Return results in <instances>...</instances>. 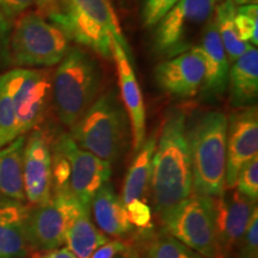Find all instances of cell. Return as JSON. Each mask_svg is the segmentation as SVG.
I'll list each match as a JSON object with an SVG mask.
<instances>
[{
  "label": "cell",
  "instance_id": "cell-11",
  "mask_svg": "<svg viewBox=\"0 0 258 258\" xmlns=\"http://www.w3.org/2000/svg\"><path fill=\"white\" fill-rule=\"evenodd\" d=\"M8 73L18 134L25 135L43 118L51 97V74L46 70L15 69Z\"/></svg>",
  "mask_w": 258,
  "mask_h": 258
},
{
  "label": "cell",
  "instance_id": "cell-33",
  "mask_svg": "<svg viewBox=\"0 0 258 258\" xmlns=\"http://www.w3.org/2000/svg\"><path fill=\"white\" fill-rule=\"evenodd\" d=\"M128 250L127 245L121 240H110L101 245L90 258H116Z\"/></svg>",
  "mask_w": 258,
  "mask_h": 258
},
{
  "label": "cell",
  "instance_id": "cell-23",
  "mask_svg": "<svg viewBox=\"0 0 258 258\" xmlns=\"http://www.w3.org/2000/svg\"><path fill=\"white\" fill-rule=\"evenodd\" d=\"M156 145L157 138L156 135H152L145 140L143 146L137 151V156L125 175L121 192V200L124 206L133 201H145L151 184L152 158Z\"/></svg>",
  "mask_w": 258,
  "mask_h": 258
},
{
  "label": "cell",
  "instance_id": "cell-7",
  "mask_svg": "<svg viewBox=\"0 0 258 258\" xmlns=\"http://www.w3.org/2000/svg\"><path fill=\"white\" fill-rule=\"evenodd\" d=\"M164 232L203 258H219L211 196L194 192L160 214Z\"/></svg>",
  "mask_w": 258,
  "mask_h": 258
},
{
  "label": "cell",
  "instance_id": "cell-20",
  "mask_svg": "<svg viewBox=\"0 0 258 258\" xmlns=\"http://www.w3.org/2000/svg\"><path fill=\"white\" fill-rule=\"evenodd\" d=\"M228 91L232 106L239 109L256 104L258 96V49L250 44L230 67Z\"/></svg>",
  "mask_w": 258,
  "mask_h": 258
},
{
  "label": "cell",
  "instance_id": "cell-2",
  "mask_svg": "<svg viewBox=\"0 0 258 258\" xmlns=\"http://www.w3.org/2000/svg\"><path fill=\"white\" fill-rule=\"evenodd\" d=\"M46 17L62 29L70 41L105 59H112L114 38L128 54V43L114 9L104 0H57Z\"/></svg>",
  "mask_w": 258,
  "mask_h": 258
},
{
  "label": "cell",
  "instance_id": "cell-13",
  "mask_svg": "<svg viewBox=\"0 0 258 258\" xmlns=\"http://www.w3.org/2000/svg\"><path fill=\"white\" fill-rule=\"evenodd\" d=\"M226 150V188L234 189L239 170L247 161L258 157V109L256 104L237 109L227 117Z\"/></svg>",
  "mask_w": 258,
  "mask_h": 258
},
{
  "label": "cell",
  "instance_id": "cell-27",
  "mask_svg": "<svg viewBox=\"0 0 258 258\" xmlns=\"http://www.w3.org/2000/svg\"><path fill=\"white\" fill-rule=\"evenodd\" d=\"M235 28L240 38L257 47L258 43V6L257 4L240 5L235 10Z\"/></svg>",
  "mask_w": 258,
  "mask_h": 258
},
{
  "label": "cell",
  "instance_id": "cell-26",
  "mask_svg": "<svg viewBox=\"0 0 258 258\" xmlns=\"http://www.w3.org/2000/svg\"><path fill=\"white\" fill-rule=\"evenodd\" d=\"M147 258H203L166 232L156 235L146 246Z\"/></svg>",
  "mask_w": 258,
  "mask_h": 258
},
{
  "label": "cell",
  "instance_id": "cell-16",
  "mask_svg": "<svg viewBox=\"0 0 258 258\" xmlns=\"http://www.w3.org/2000/svg\"><path fill=\"white\" fill-rule=\"evenodd\" d=\"M112 59L117 69L121 99L131 123L133 148L137 152L146 140V109L143 92L135 77L133 66L128 59V54L115 38L112 40Z\"/></svg>",
  "mask_w": 258,
  "mask_h": 258
},
{
  "label": "cell",
  "instance_id": "cell-40",
  "mask_svg": "<svg viewBox=\"0 0 258 258\" xmlns=\"http://www.w3.org/2000/svg\"><path fill=\"white\" fill-rule=\"evenodd\" d=\"M27 258H28V257H27Z\"/></svg>",
  "mask_w": 258,
  "mask_h": 258
},
{
  "label": "cell",
  "instance_id": "cell-22",
  "mask_svg": "<svg viewBox=\"0 0 258 258\" xmlns=\"http://www.w3.org/2000/svg\"><path fill=\"white\" fill-rule=\"evenodd\" d=\"M25 135L0 148V195L25 202L23 156Z\"/></svg>",
  "mask_w": 258,
  "mask_h": 258
},
{
  "label": "cell",
  "instance_id": "cell-36",
  "mask_svg": "<svg viewBox=\"0 0 258 258\" xmlns=\"http://www.w3.org/2000/svg\"><path fill=\"white\" fill-rule=\"evenodd\" d=\"M235 5H247V4H257L258 0H232Z\"/></svg>",
  "mask_w": 258,
  "mask_h": 258
},
{
  "label": "cell",
  "instance_id": "cell-12",
  "mask_svg": "<svg viewBox=\"0 0 258 258\" xmlns=\"http://www.w3.org/2000/svg\"><path fill=\"white\" fill-rule=\"evenodd\" d=\"M215 232L219 247V258H225L234 246L239 244L251 215L257 208L253 201L240 194L238 190L230 189L218 196H211Z\"/></svg>",
  "mask_w": 258,
  "mask_h": 258
},
{
  "label": "cell",
  "instance_id": "cell-35",
  "mask_svg": "<svg viewBox=\"0 0 258 258\" xmlns=\"http://www.w3.org/2000/svg\"><path fill=\"white\" fill-rule=\"evenodd\" d=\"M10 31V22L9 18L3 14V11L0 10V44L3 43V41H5V38L8 37Z\"/></svg>",
  "mask_w": 258,
  "mask_h": 258
},
{
  "label": "cell",
  "instance_id": "cell-19",
  "mask_svg": "<svg viewBox=\"0 0 258 258\" xmlns=\"http://www.w3.org/2000/svg\"><path fill=\"white\" fill-rule=\"evenodd\" d=\"M90 212L97 227L104 234L123 237L133 231L134 226L129 220L125 206L110 182H106L93 196Z\"/></svg>",
  "mask_w": 258,
  "mask_h": 258
},
{
  "label": "cell",
  "instance_id": "cell-39",
  "mask_svg": "<svg viewBox=\"0 0 258 258\" xmlns=\"http://www.w3.org/2000/svg\"><path fill=\"white\" fill-rule=\"evenodd\" d=\"M218 2H221V0H218Z\"/></svg>",
  "mask_w": 258,
  "mask_h": 258
},
{
  "label": "cell",
  "instance_id": "cell-25",
  "mask_svg": "<svg viewBox=\"0 0 258 258\" xmlns=\"http://www.w3.org/2000/svg\"><path fill=\"white\" fill-rule=\"evenodd\" d=\"M21 137L18 134L17 117L11 91H10L8 73L0 76V148L6 146Z\"/></svg>",
  "mask_w": 258,
  "mask_h": 258
},
{
  "label": "cell",
  "instance_id": "cell-4",
  "mask_svg": "<svg viewBox=\"0 0 258 258\" xmlns=\"http://www.w3.org/2000/svg\"><path fill=\"white\" fill-rule=\"evenodd\" d=\"M51 77V96L60 121L72 127L95 102L102 72L97 61L80 48H69Z\"/></svg>",
  "mask_w": 258,
  "mask_h": 258
},
{
  "label": "cell",
  "instance_id": "cell-6",
  "mask_svg": "<svg viewBox=\"0 0 258 258\" xmlns=\"http://www.w3.org/2000/svg\"><path fill=\"white\" fill-rule=\"evenodd\" d=\"M70 48L64 31L36 11L21 15L10 40V56L19 69L55 66Z\"/></svg>",
  "mask_w": 258,
  "mask_h": 258
},
{
  "label": "cell",
  "instance_id": "cell-28",
  "mask_svg": "<svg viewBox=\"0 0 258 258\" xmlns=\"http://www.w3.org/2000/svg\"><path fill=\"white\" fill-rule=\"evenodd\" d=\"M56 3L57 0H0V10L8 18L19 17L32 9L46 16L55 8Z\"/></svg>",
  "mask_w": 258,
  "mask_h": 258
},
{
  "label": "cell",
  "instance_id": "cell-29",
  "mask_svg": "<svg viewBox=\"0 0 258 258\" xmlns=\"http://www.w3.org/2000/svg\"><path fill=\"white\" fill-rule=\"evenodd\" d=\"M235 190L253 201L258 199V157L247 161L238 172Z\"/></svg>",
  "mask_w": 258,
  "mask_h": 258
},
{
  "label": "cell",
  "instance_id": "cell-17",
  "mask_svg": "<svg viewBox=\"0 0 258 258\" xmlns=\"http://www.w3.org/2000/svg\"><path fill=\"white\" fill-rule=\"evenodd\" d=\"M206 66L202 95L207 98H217L225 93L228 85L231 63L222 44L214 17L205 25L200 36L199 46Z\"/></svg>",
  "mask_w": 258,
  "mask_h": 258
},
{
  "label": "cell",
  "instance_id": "cell-5",
  "mask_svg": "<svg viewBox=\"0 0 258 258\" xmlns=\"http://www.w3.org/2000/svg\"><path fill=\"white\" fill-rule=\"evenodd\" d=\"M70 129L69 135L80 148L112 164L127 145L128 116L111 90L97 97Z\"/></svg>",
  "mask_w": 258,
  "mask_h": 258
},
{
  "label": "cell",
  "instance_id": "cell-18",
  "mask_svg": "<svg viewBox=\"0 0 258 258\" xmlns=\"http://www.w3.org/2000/svg\"><path fill=\"white\" fill-rule=\"evenodd\" d=\"M29 209L24 202L0 195V258H27Z\"/></svg>",
  "mask_w": 258,
  "mask_h": 258
},
{
  "label": "cell",
  "instance_id": "cell-21",
  "mask_svg": "<svg viewBox=\"0 0 258 258\" xmlns=\"http://www.w3.org/2000/svg\"><path fill=\"white\" fill-rule=\"evenodd\" d=\"M106 241V235L91 220L90 207L79 203L64 235L66 246L77 258H90Z\"/></svg>",
  "mask_w": 258,
  "mask_h": 258
},
{
  "label": "cell",
  "instance_id": "cell-14",
  "mask_svg": "<svg viewBox=\"0 0 258 258\" xmlns=\"http://www.w3.org/2000/svg\"><path fill=\"white\" fill-rule=\"evenodd\" d=\"M25 200L42 205L53 194V157L49 140L42 131H35L27 140L23 156Z\"/></svg>",
  "mask_w": 258,
  "mask_h": 258
},
{
  "label": "cell",
  "instance_id": "cell-10",
  "mask_svg": "<svg viewBox=\"0 0 258 258\" xmlns=\"http://www.w3.org/2000/svg\"><path fill=\"white\" fill-rule=\"evenodd\" d=\"M55 152L66 164L70 191L82 205L90 207L96 192L110 180L111 164L80 148L69 134L59 138Z\"/></svg>",
  "mask_w": 258,
  "mask_h": 258
},
{
  "label": "cell",
  "instance_id": "cell-9",
  "mask_svg": "<svg viewBox=\"0 0 258 258\" xmlns=\"http://www.w3.org/2000/svg\"><path fill=\"white\" fill-rule=\"evenodd\" d=\"M79 203L67 186H55L47 202L29 209L27 234L30 249L48 251L62 246Z\"/></svg>",
  "mask_w": 258,
  "mask_h": 258
},
{
  "label": "cell",
  "instance_id": "cell-31",
  "mask_svg": "<svg viewBox=\"0 0 258 258\" xmlns=\"http://www.w3.org/2000/svg\"><path fill=\"white\" fill-rule=\"evenodd\" d=\"M179 0H145L143 21L146 28H153Z\"/></svg>",
  "mask_w": 258,
  "mask_h": 258
},
{
  "label": "cell",
  "instance_id": "cell-37",
  "mask_svg": "<svg viewBox=\"0 0 258 258\" xmlns=\"http://www.w3.org/2000/svg\"><path fill=\"white\" fill-rule=\"evenodd\" d=\"M116 258H140L135 252H128V250L123 252L120 256H117Z\"/></svg>",
  "mask_w": 258,
  "mask_h": 258
},
{
  "label": "cell",
  "instance_id": "cell-38",
  "mask_svg": "<svg viewBox=\"0 0 258 258\" xmlns=\"http://www.w3.org/2000/svg\"><path fill=\"white\" fill-rule=\"evenodd\" d=\"M104 2L106 3V4H108V5H110V6H112L111 5V0H104Z\"/></svg>",
  "mask_w": 258,
  "mask_h": 258
},
{
  "label": "cell",
  "instance_id": "cell-34",
  "mask_svg": "<svg viewBox=\"0 0 258 258\" xmlns=\"http://www.w3.org/2000/svg\"><path fill=\"white\" fill-rule=\"evenodd\" d=\"M32 258H77V256L67 246H60L57 249L41 251Z\"/></svg>",
  "mask_w": 258,
  "mask_h": 258
},
{
  "label": "cell",
  "instance_id": "cell-24",
  "mask_svg": "<svg viewBox=\"0 0 258 258\" xmlns=\"http://www.w3.org/2000/svg\"><path fill=\"white\" fill-rule=\"evenodd\" d=\"M237 6L232 0H221L218 6H215V24H217L219 36L227 54L230 63H233L241 54L246 51L250 43L243 41L235 28L234 17Z\"/></svg>",
  "mask_w": 258,
  "mask_h": 258
},
{
  "label": "cell",
  "instance_id": "cell-1",
  "mask_svg": "<svg viewBox=\"0 0 258 258\" xmlns=\"http://www.w3.org/2000/svg\"><path fill=\"white\" fill-rule=\"evenodd\" d=\"M151 191L158 214H163L192 194L186 116L171 109L164 118L152 158Z\"/></svg>",
  "mask_w": 258,
  "mask_h": 258
},
{
  "label": "cell",
  "instance_id": "cell-3",
  "mask_svg": "<svg viewBox=\"0 0 258 258\" xmlns=\"http://www.w3.org/2000/svg\"><path fill=\"white\" fill-rule=\"evenodd\" d=\"M192 173V191L218 196L226 190L227 115L221 110L203 112L186 131Z\"/></svg>",
  "mask_w": 258,
  "mask_h": 258
},
{
  "label": "cell",
  "instance_id": "cell-30",
  "mask_svg": "<svg viewBox=\"0 0 258 258\" xmlns=\"http://www.w3.org/2000/svg\"><path fill=\"white\" fill-rule=\"evenodd\" d=\"M238 258H258V209L251 215L249 224L239 241Z\"/></svg>",
  "mask_w": 258,
  "mask_h": 258
},
{
  "label": "cell",
  "instance_id": "cell-15",
  "mask_svg": "<svg viewBox=\"0 0 258 258\" xmlns=\"http://www.w3.org/2000/svg\"><path fill=\"white\" fill-rule=\"evenodd\" d=\"M206 77V66L198 46L170 57L156 69L158 86L177 98H191L201 90Z\"/></svg>",
  "mask_w": 258,
  "mask_h": 258
},
{
  "label": "cell",
  "instance_id": "cell-8",
  "mask_svg": "<svg viewBox=\"0 0 258 258\" xmlns=\"http://www.w3.org/2000/svg\"><path fill=\"white\" fill-rule=\"evenodd\" d=\"M218 0H179L156 24L154 49L173 57L195 47V40L211 21Z\"/></svg>",
  "mask_w": 258,
  "mask_h": 258
},
{
  "label": "cell",
  "instance_id": "cell-32",
  "mask_svg": "<svg viewBox=\"0 0 258 258\" xmlns=\"http://www.w3.org/2000/svg\"><path fill=\"white\" fill-rule=\"evenodd\" d=\"M132 225L148 230L152 225V211L146 201H133L125 206Z\"/></svg>",
  "mask_w": 258,
  "mask_h": 258
}]
</instances>
